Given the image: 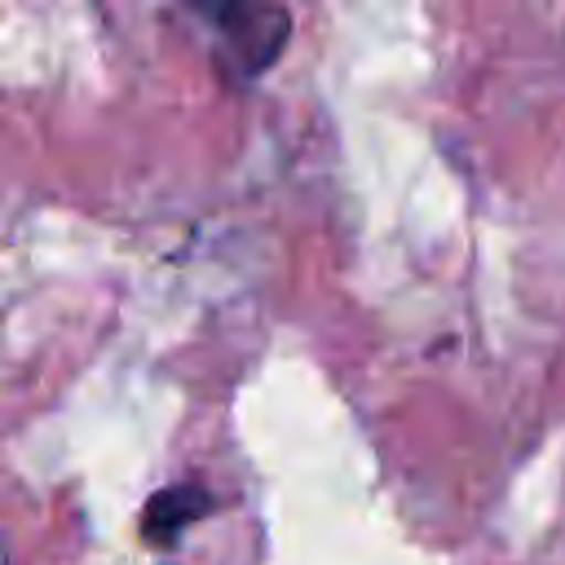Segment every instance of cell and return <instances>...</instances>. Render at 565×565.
I'll return each instance as SVG.
<instances>
[{"label":"cell","mask_w":565,"mask_h":565,"mask_svg":"<svg viewBox=\"0 0 565 565\" xmlns=\"http://www.w3.org/2000/svg\"><path fill=\"white\" fill-rule=\"evenodd\" d=\"M181 9L212 31L216 53L238 84L265 75L291 35L282 0H181Z\"/></svg>","instance_id":"6da1fadb"},{"label":"cell","mask_w":565,"mask_h":565,"mask_svg":"<svg viewBox=\"0 0 565 565\" xmlns=\"http://www.w3.org/2000/svg\"><path fill=\"white\" fill-rule=\"evenodd\" d=\"M212 508H216V499H212L207 490H199V486H168V490H159V494L146 503L141 530H146L150 543H172L190 521L207 516Z\"/></svg>","instance_id":"7a4b0ae2"}]
</instances>
